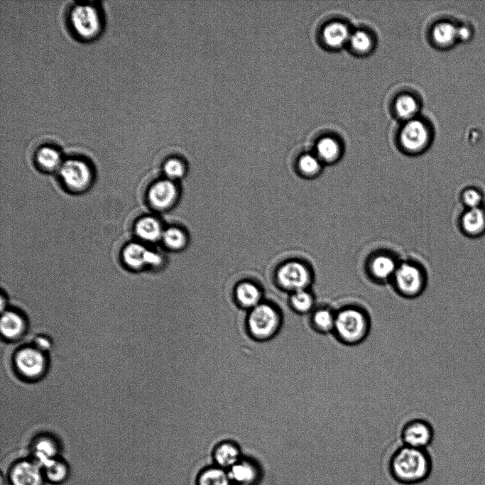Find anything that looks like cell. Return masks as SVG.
<instances>
[{
	"label": "cell",
	"mask_w": 485,
	"mask_h": 485,
	"mask_svg": "<svg viewBox=\"0 0 485 485\" xmlns=\"http://www.w3.org/2000/svg\"><path fill=\"white\" fill-rule=\"evenodd\" d=\"M432 459L424 449L405 445L396 449L388 462V471L398 483L414 485L425 481L432 472Z\"/></svg>",
	"instance_id": "cell-1"
},
{
	"label": "cell",
	"mask_w": 485,
	"mask_h": 485,
	"mask_svg": "<svg viewBox=\"0 0 485 485\" xmlns=\"http://www.w3.org/2000/svg\"><path fill=\"white\" fill-rule=\"evenodd\" d=\"M371 319L364 308L354 305H344L336 310L332 335L345 346H356L369 335Z\"/></svg>",
	"instance_id": "cell-2"
},
{
	"label": "cell",
	"mask_w": 485,
	"mask_h": 485,
	"mask_svg": "<svg viewBox=\"0 0 485 485\" xmlns=\"http://www.w3.org/2000/svg\"><path fill=\"white\" fill-rule=\"evenodd\" d=\"M246 323L251 336L258 340H266L271 338L280 329L282 318L272 305L259 303L251 309Z\"/></svg>",
	"instance_id": "cell-3"
},
{
	"label": "cell",
	"mask_w": 485,
	"mask_h": 485,
	"mask_svg": "<svg viewBox=\"0 0 485 485\" xmlns=\"http://www.w3.org/2000/svg\"><path fill=\"white\" fill-rule=\"evenodd\" d=\"M391 280L397 293L408 299L420 295L426 284L425 273L412 262L399 263Z\"/></svg>",
	"instance_id": "cell-4"
},
{
	"label": "cell",
	"mask_w": 485,
	"mask_h": 485,
	"mask_svg": "<svg viewBox=\"0 0 485 485\" xmlns=\"http://www.w3.org/2000/svg\"><path fill=\"white\" fill-rule=\"evenodd\" d=\"M435 431L432 425L426 420L414 418L406 422L400 430V439L403 445L418 448H426L432 442Z\"/></svg>",
	"instance_id": "cell-5"
},
{
	"label": "cell",
	"mask_w": 485,
	"mask_h": 485,
	"mask_svg": "<svg viewBox=\"0 0 485 485\" xmlns=\"http://www.w3.org/2000/svg\"><path fill=\"white\" fill-rule=\"evenodd\" d=\"M70 22L75 33L86 39L97 36L101 28L98 12L90 5L75 6L70 13Z\"/></svg>",
	"instance_id": "cell-6"
},
{
	"label": "cell",
	"mask_w": 485,
	"mask_h": 485,
	"mask_svg": "<svg viewBox=\"0 0 485 485\" xmlns=\"http://www.w3.org/2000/svg\"><path fill=\"white\" fill-rule=\"evenodd\" d=\"M280 283L293 292L307 289L312 281L311 272L303 263L290 261L283 265L278 273Z\"/></svg>",
	"instance_id": "cell-7"
},
{
	"label": "cell",
	"mask_w": 485,
	"mask_h": 485,
	"mask_svg": "<svg viewBox=\"0 0 485 485\" xmlns=\"http://www.w3.org/2000/svg\"><path fill=\"white\" fill-rule=\"evenodd\" d=\"M60 174L65 184L73 190L86 188L92 179L91 170L83 160L70 159L63 162L60 166Z\"/></svg>",
	"instance_id": "cell-8"
},
{
	"label": "cell",
	"mask_w": 485,
	"mask_h": 485,
	"mask_svg": "<svg viewBox=\"0 0 485 485\" xmlns=\"http://www.w3.org/2000/svg\"><path fill=\"white\" fill-rule=\"evenodd\" d=\"M402 146L410 153H418L424 149L429 141V132L423 122L418 119L409 120L400 133Z\"/></svg>",
	"instance_id": "cell-9"
},
{
	"label": "cell",
	"mask_w": 485,
	"mask_h": 485,
	"mask_svg": "<svg viewBox=\"0 0 485 485\" xmlns=\"http://www.w3.org/2000/svg\"><path fill=\"white\" fill-rule=\"evenodd\" d=\"M15 363L18 371L24 376L35 378L40 376L45 369V359L37 348L21 349L16 355Z\"/></svg>",
	"instance_id": "cell-10"
},
{
	"label": "cell",
	"mask_w": 485,
	"mask_h": 485,
	"mask_svg": "<svg viewBox=\"0 0 485 485\" xmlns=\"http://www.w3.org/2000/svg\"><path fill=\"white\" fill-rule=\"evenodd\" d=\"M42 467L34 460H22L16 462L9 472L11 485H43Z\"/></svg>",
	"instance_id": "cell-11"
},
{
	"label": "cell",
	"mask_w": 485,
	"mask_h": 485,
	"mask_svg": "<svg viewBox=\"0 0 485 485\" xmlns=\"http://www.w3.org/2000/svg\"><path fill=\"white\" fill-rule=\"evenodd\" d=\"M122 258L124 263L132 268H140L145 265L158 266L162 262L160 255L135 242L124 247Z\"/></svg>",
	"instance_id": "cell-12"
},
{
	"label": "cell",
	"mask_w": 485,
	"mask_h": 485,
	"mask_svg": "<svg viewBox=\"0 0 485 485\" xmlns=\"http://www.w3.org/2000/svg\"><path fill=\"white\" fill-rule=\"evenodd\" d=\"M459 227L463 234L478 238L485 234V207L466 209L459 219Z\"/></svg>",
	"instance_id": "cell-13"
},
{
	"label": "cell",
	"mask_w": 485,
	"mask_h": 485,
	"mask_svg": "<svg viewBox=\"0 0 485 485\" xmlns=\"http://www.w3.org/2000/svg\"><path fill=\"white\" fill-rule=\"evenodd\" d=\"M232 485H255L260 476L255 462L241 458L227 470Z\"/></svg>",
	"instance_id": "cell-14"
},
{
	"label": "cell",
	"mask_w": 485,
	"mask_h": 485,
	"mask_svg": "<svg viewBox=\"0 0 485 485\" xmlns=\"http://www.w3.org/2000/svg\"><path fill=\"white\" fill-rule=\"evenodd\" d=\"M398 263L392 256L383 253L373 256L369 262V271L371 276L378 282L392 280Z\"/></svg>",
	"instance_id": "cell-15"
},
{
	"label": "cell",
	"mask_w": 485,
	"mask_h": 485,
	"mask_svg": "<svg viewBox=\"0 0 485 485\" xmlns=\"http://www.w3.org/2000/svg\"><path fill=\"white\" fill-rule=\"evenodd\" d=\"M336 319V310L327 305H316L309 314L310 328L320 334H332Z\"/></svg>",
	"instance_id": "cell-16"
},
{
	"label": "cell",
	"mask_w": 485,
	"mask_h": 485,
	"mask_svg": "<svg viewBox=\"0 0 485 485\" xmlns=\"http://www.w3.org/2000/svg\"><path fill=\"white\" fill-rule=\"evenodd\" d=\"M241 458L239 447L231 441H224L216 445L212 453L213 464L227 471Z\"/></svg>",
	"instance_id": "cell-17"
},
{
	"label": "cell",
	"mask_w": 485,
	"mask_h": 485,
	"mask_svg": "<svg viewBox=\"0 0 485 485\" xmlns=\"http://www.w3.org/2000/svg\"><path fill=\"white\" fill-rule=\"evenodd\" d=\"M176 194L174 183L163 180L151 186L148 191V199L153 207L162 209L168 207L174 202Z\"/></svg>",
	"instance_id": "cell-18"
},
{
	"label": "cell",
	"mask_w": 485,
	"mask_h": 485,
	"mask_svg": "<svg viewBox=\"0 0 485 485\" xmlns=\"http://www.w3.org/2000/svg\"><path fill=\"white\" fill-rule=\"evenodd\" d=\"M196 485H232L227 470L214 464L207 466L199 472Z\"/></svg>",
	"instance_id": "cell-19"
},
{
	"label": "cell",
	"mask_w": 485,
	"mask_h": 485,
	"mask_svg": "<svg viewBox=\"0 0 485 485\" xmlns=\"http://www.w3.org/2000/svg\"><path fill=\"white\" fill-rule=\"evenodd\" d=\"M1 334L8 339H14L20 336L25 328V323L20 315L12 311L2 313L1 319Z\"/></svg>",
	"instance_id": "cell-20"
},
{
	"label": "cell",
	"mask_w": 485,
	"mask_h": 485,
	"mask_svg": "<svg viewBox=\"0 0 485 485\" xmlns=\"http://www.w3.org/2000/svg\"><path fill=\"white\" fill-rule=\"evenodd\" d=\"M350 36L348 28L339 22L327 25L323 31V38L326 44L333 48L343 45L349 40Z\"/></svg>",
	"instance_id": "cell-21"
},
{
	"label": "cell",
	"mask_w": 485,
	"mask_h": 485,
	"mask_svg": "<svg viewBox=\"0 0 485 485\" xmlns=\"http://www.w3.org/2000/svg\"><path fill=\"white\" fill-rule=\"evenodd\" d=\"M58 450L55 441L48 437H41L33 445L34 461L42 467L49 461L56 458Z\"/></svg>",
	"instance_id": "cell-22"
},
{
	"label": "cell",
	"mask_w": 485,
	"mask_h": 485,
	"mask_svg": "<svg viewBox=\"0 0 485 485\" xmlns=\"http://www.w3.org/2000/svg\"><path fill=\"white\" fill-rule=\"evenodd\" d=\"M135 231L138 236L148 241H154L163 235L160 223L151 217L140 219L136 224Z\"/></svg>",
	"instance_id": "cell-23"
},
{
	"label": "cell",
	"mask_w": 485,
	"mask_h": 485,
	"mask_svg": "<svg viewBox=\"0 0 485 485\" xmlns=\"http://www.w3.org/2000/svg\"><path fill=\"white\" fill-rule=\"evenodd\" d=\"M315 155L322 163H332L339 159L341 155V148L335 139L325 137L317 143Z\"/></svg>",
	"instance_id": "cell-24"
},
{
	"label": "cell",
	"mask_w": 485,
	"mask_h": 485,
	"mask_svg": "<svg viewBox=\"0 0 485 485\" xmlns=\"http://www.w3.org/2000/svg\"><path fill=\"white\" fill-rule=\"evenodd\" d=\"M290 303L293 310L300 315H309L316 307L315 296L307 289L293 292Z\"/></svg>",
	"instance_id": "cell-25"
},
{
	"label": "cell",
	"mask_w": 485,
	"mask_h": 485,
	"mask_svg": "<svg viewBox=\"0 0 485 485\" xmlns=\"http://www.w3.org/2000/svg\"><path fill=\"white\" fill-rule=\"evenodd\" d=\"M236 298L242 307L252 309L260 303L261 293L255 285L243 283L236 289Z\"/></svg>",
	"instance_id": "cell-26"
},
{
	"label": "cell",
	"mask_w": 485,
	"mask_h": 485,
	"mask_svg": "<svg viewBox=\"0 0 485 485\" xmlns=\"http://www.w3.org/2000/svg\"><path fill=\"white\" fill-rule=\"evenodd\" d=\"M457 28L447 21L437 23L432 31L434 41L442 47L452 45L458 39Z\"/></svg>",
	"instance_id": "cell-27"
},
{
	"label": "cell",
	"mask_w": 485,
	"mask_h": 485,
	"mask_svg": "<svg viewBox=\"0 0 485 485\" xmlns=\"http://www.w3.org/2000/svg\"><path fill=\"white\" fill-rule=\"evenodd\" d=\"M44 476L53 483H60L68 476L67 464L57 458L52 459L42 467Z\"/></svg>",
	"instance_id": "cell-28"
},
{
	"label": "cell",
	"mask_w": 485,
	"mask_h": 485,
	"mask_svg": "<svg viewBox=\"0 0 485 485\" xmlns=\"http://www.w3.org/2000/svg\"><path fill=\"white\" fill-rule=\"evenodd\" d=\"M36 157L38 163L48 170L60 168L62 163L60 153L56 149L49 146H44L38 149Z\"/></svg>",
	"instance_id": "cell-29"
},
{
	"label": "cell",
	"mask_w": 485,
	"mask_h": 485,
	"mask_svg": "<svg viewBox=\"0 0 485 485\" xmlns=\"http://www.w3.org/2000/svg\"><path fill=\"white\" fill-rule=\"evenodd\" d=\"M322 163L316 155L305 154L298 160V168L306 177L314 178L321 173Z\"/></svg>",
	"instance_id": "cell-30"
},
{
	"label": "cell",
	"mask_w": 485,
	"mask_h": 485,
	"mask_svg": "<svg viewBox=\"0 0 485 485\" xmlns=\"http://www.w3.org/2000/svg\"><path fill=\"white\" fill-rule=\"evenodd\" d=\"M395 107L399 117L408 121L413 119L418 109L415 99L408 94L400 96L397 99Z\"/></svg>",
	"instance_id": "cell-31"
},
{
	"label": "cell",
	"mask_w": 485,
	"mask_h": 485,
	"mask_svg": "<svg viewBox=\"0 0 485 485\" xmlns=\"http://www.w3.org/2000/svg\"><path fill=\"white\" fill-rule=\"evenodd\" d=\"M460 200L466 209L477 208L484 206V195L479 187L469 186L461 192Z\"/></svg>",
	"instance_id": "cell-32"
},
{
	"label": "cell",
	"mask_w": 485,
	"mask_h": 485,
	"mask_svg": "<svg viewBox=\"0 0 485 485\" xmlns=\"http://www.w3.org/2000/svg\"><path fill=\"white\" fill-rule=\"evenodd\" d=\"M164 243L170 248L178 249L185 244V236L179 229L172 227L166 229L162 235Z\"/></svg>",
	"instance_id": "cell-33"
},
{
	"label": "cell",
	"mask_w": 485,
	"mask_h": 485,
	"mask_svg": "<svg viewBox=\"0 0 485 485\" xmlns=\"http://www.w3.org/2000/svg\"><path fill=\"white\" fill-rule=\"evenodd\" d=\"M349 40L352 47L359 52H366L371 47L372 41L370 36L362 31H356L351 34Z\"/></svg>",
	"instance_id": "cell-34"
},
{
	"label": "cell",
	"mask_w": 485,
	"mask_h": 485,
	"mask_svg": "<svg viewBox=\"0 0 485 485\" xmlns=\"http://www.w3.org/2000/svg\"><path fill=\"white\" fill-rule=\"evenodd\" d=\"M165 174L171 178L181 177L184 173V167L182 163L176 159H170L164 165Z\"/></svg>",
	"instance_id": "cell-35"
},
{
	"label": "cell",
	"mask_w": 485,
	"mask_h": 485,
	"mask_svg": "<svg viewBox=\"0 0 485 485\" xmlns=\"http://www.w3.org/2000/svg\"><path fill=\"white\" fill-rule=\"evenodd\" d=\"M458 39L467 40L472 35L470 28L466 25L458 26L457 28Z\"/></svg>",
	"instance_id": "cell-36"
},
{
	"label": "cell",
	"mask_w": 485,
	"mask_h": 485,
	"mask_svg": "<svg viewBox=\"0 0 485 485\" xmlns=\"http://www.w3.org/2000/svg\"><path fill=\"white\" fill-rule=\"evenodd\" d=\"M36 344L37 349H38L40 351L47 349L50 347L49 341L44 337H38L36 340Z\"/></svg>",
	"instance_id": "cell-37"
}]
</instances>
